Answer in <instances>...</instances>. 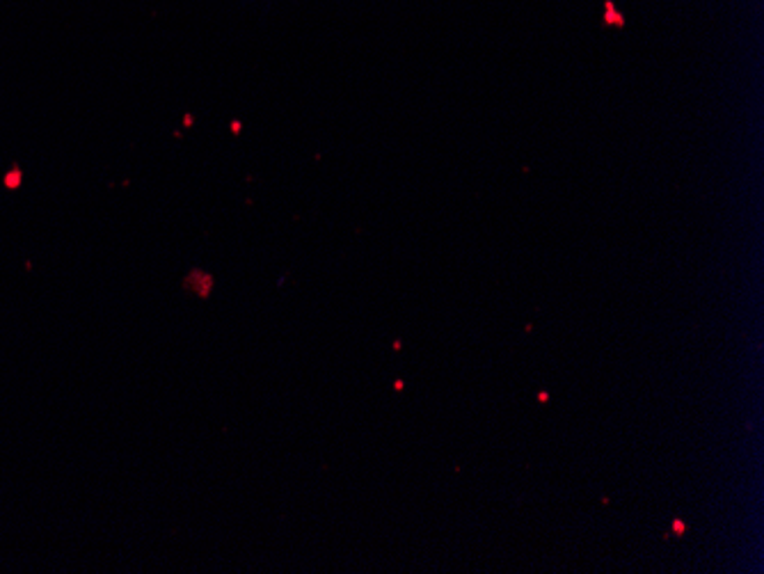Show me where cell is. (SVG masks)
<instances>
[{"instance_id": "1", "label": "cell", "mask_w": 764, "mask_h": 574, "mask_svg": "<svg viewBox=\"0 0 764 574\" xmlns=\"http://www.w3.org/2000/svg\"><path fill=\"white\" fill-rule=\"evenodd\" d=\"M213 277L208 275V272H201V270H190L186 279H183V286H186L188 291H192L197 298H208L211 291H213Z\"/></svg>"}, {"instance_id": "2", "label": "cell", "mask_w": 764, "mask_h": 574, "mask_svg": "<svg viewBox=\"0 0 764 574\" xmlns=\"http://www.w3.org/2000/svg\"><path fill=\"white\" fill-rule=\"evenodd\" d=\"M686 531V524L682 520H673V533H678V536H684Z\"/></svg>"}, {"instance_id": "3", "label": "cell", "mask_w": 764, "mask_h": 574, "mask_svg": "<svg viewBox=\"0 0 764 574\" xmlns=\"http://www.w3.org/2000/svg\"><path fill=\"white\" fill-rule=\"evenodd\" d=\"M538 401H540V403H547V401H549V394H547V392H540V394H538Z\"/></svg>"}, {"instance_id": "4", "label": "cell", "mask_w": 764, "mask_h": 574, "mask_svg": "<svg viewBox=\"0 0 764 574\" xmlns=\"http://www.w3.org/2000/svg\"><path fill=\"white\" fill-rule=\"evenodd\" d=\"M403 387H405V385H403V382H401V380H399V382H396V385H394V389H396V392H401V389H403Z\"/></svg>"}]
</instances>
